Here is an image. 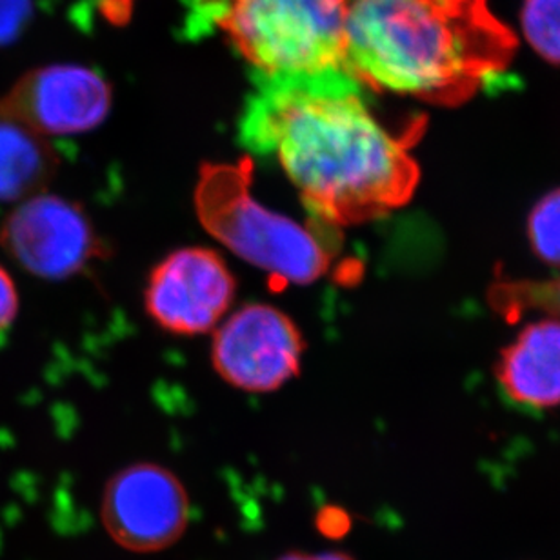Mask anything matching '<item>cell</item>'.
Masks as SVG:
<instances>
[{
	"label": "cell",
	"mask_w": 560,
	"mask_h": 560,
	"mask_svg": "<svg viewBox=\"0 0 560 560\" xmlns=\"http://www.w3.org/2000/svg\"><path fill=\"white\" fill-rule=\"evenodd\" d=\"M323 515H320V532L326 535H331V537H340V535H345L348 529H350V517H348V513L342 512V510H337V508H328V510H324Z\"/></svg>",
	"instance_id": "obj_17"
},
{
	"label": "cell",
	"mask_w": 560,
	"mask_h": 560,
	"mask_svg": "<svg viewBox=\"0 0 560 560\" xmlns=\"http://www.w3.org/2000/svg\"><path fill=\"white\" fill-rule=\"evenodd\" d=\"M59 167V156L46 137L15 120L0 117V202L44 194Z\"/></svg>",
	"instance_id": "obj_11"
},
{
	"label": "cell",
	"mask_w": 560,
	"mask_h": 560,
	"mask_svg": "<svg viewBox=\"0 0 560 560\" xmlns=\"http://www.w3.org/2000/svg\"><path fill=\"white\" fill-rule=\"evenodd\" d=\"M508 399L528 410L560 406V320L545 317L521 329L497 362Z\"/></svg>",
	"instance_id": "obj_10"
},
{
	"label": "cell",
	"mask_w": 560,
	"mask_h": 560,
	"mask_svg": "<svg viewBox=\"0 0 560 560\" xmlns=\"http://www.w3.org/2000/svg\"><path fill=\"white\" fill-rule=\"evenodd\" d=\"M32 0H0V46L13 43L32 16Z\"/></svg>",
	"instance_id": "obj_15"
},
{
	"label": "cell",
	"mask_w": 560,
	"mask_h": 560,
	"mask_svg": "<svg viewBox=\"0 0 560 560\" xmlns=\"http://www.w3.org/2000/svg\"><path fill=\"white\" fill-rule=\"evenodd\" d=\"M353 0H224L217 24L265 79L346 71Z\"/></svg>",
	"instance_id": "obj_4"
},
{
	"label": "cell",
	"mask_w": 560,
	"mask_h": 560,
	"mask_svg": "<svg viewBox=\"0 0 560 560\" xmlns=\"http://www.w3.org/2000/svg\"><path fill=\"white\" fill-rule=\"evenodd\" d=\"M248 156L200 167L195 213L224 248L266 271L280 284H312L334 265V248L320 233L260 205L252 191Z\"/></svg>",
	"instance_id": "obj_3"
},
{
	"label": "cell",
	"mask_w": 560,
	"mask_h": 560,
	"mask_svg": "<svg viewBox=\"0 0 560 560\" xmlns=\"http://www.w3.org/2000/svg\"><path fill=\"white\" fill-rule=\"evenodd\" d=\"M517 48L488 0H353L346 71L373 92L450 106L502 75Z\"/></svg>",
	"instance_id": "obj_2"
},
{
	"label": "cell",
	"mask_w": 560,
	"mask_h": 560,
	"mask_svg": "<svg viewBox=\"0 0 560 560\" xmlns=\"http://www.w3.org/2000/svg\"><path fill=\"white\" fill-rule=\"evenodd\" d=\"M304 339L301 329L279 307L246 304L215 328L211 361L235 388L268 394L299 375Z\"/></svg>",
	"instance_id": "obj_5"
},
{
	"label": "cell",
	"mask_w": 560,
	"mask_h": 560,
	"mask_svg": "<svg viewBox=\"0 0 560 560\" xmlns=\"http://www.w3.org/2000/svg\"><path fill=\"white\" fill-rule=\"evenodd\" d=\"M104 529L133 553L167 550L189 523V497L177 475L153 463L131 464L106 482Z\"/></svg>",
	"instance_id": "obj_7"
},
{
	"label": "cell",
	"mask_w": 560,
	"mask_h": 560,
	"mask_svg": "<svg viewBox=\"0 0 560 560\" xmlns=\"http://www.w3.org/2000/svg\"><path fill=\"white\" fill-rule=\"evenodd\" d=\"M277 560H355L342 551H324V553H306V551H290Z\"/></svg>",
	"instance_id": "obj_18"
},
{
	"label": "cell",
	"mask_w": 560,
	"mask_h": 560,
	"mask_svg": "<svg viewBox=\"0 0 560 560\" xmlns=\"http://www.w3.org/2000/svg\"><path fill=\"white\" fill-rule=\"evenodd\" d=\"M528 238L542 262L560 268V188L535 205L528 217Z\"/></svg>",
	"instance_id": "obj_14"
},
{
	"label": "cell",
	"mask_w": 560,
	"mask_h": 560,
	"mask_svg": "<svg viewBox=\"0 0 560 560\" xmlns=\"http://www.w3.org/2000/svg\"><path fill=\"white\" fill-rule=\"evenodd\" d=\"M348 71L265 79L241 125L254 153L276 155L324 226L373 221L411 199L419 166L375 117Z\"/></svg>",
	"instance_id": "obj_1"
},
{
	"label": "cell",
	"mask_w": 560,
	"mask_h": 560,
	"mask_svg": "<svg viewBox=\"0 0 560 560\" xmlns=\"http://www.w3.org/2000/svg\"><path fill=\"white\" fill-rule=\"evenodd\" d=\"M237 282L221 255L191 246L177 249L153 268L145 310L170 334L202 335L226 318Z\"/></svg>",
	"instance_id": "obj_8"
},
{
	"label": "cell",
	"mask_w": 560,
	"mask_h": 560,
	"mask_svg": "<svg viewBox=\"0 0 560 560\" xmlns=\"http://www.w3.org/2000/svg\"><path fill=\"white\" fill-rule=\"evenodd\" d=\"M112 88L97 71L51 65L27 71L0 97V117L43 137L81 136L103 125Z\"/></svg>",
	"instance_id": "obj_9"
},
{
	"label": "cell",
	"mask_w": 560,
	"mask_h": 560,
	"mask_svg": "<svg viewBox=\"0 0 560 560\" xmlns=\"http://www.w3.org/2000/svg\"><path fill=\"white\" fill-rule=\"evenodd\" d=\"M0 248L22 270L44 280L71 279L103 254L81 206L46 191L8 213L0 224Z\"/></svg>",
	"instance_id": "obj_6"
},
{
	"label": "cell",
	"mask_w": 560,
	"mask_h": 560,
	"mask_svg": "<svg viewBox=\"0 0 560 560\" xmlns=\"http://www.w3.org/2000/svg\"><path fill=\"white\" fill-rule=\"evenodd\" d=\"M523 30L542 59L560 65V0H524Z\"/></svg>",
	"instance_id": "obj_13"
},
{
	"label": "cell",
	"mask_w": 560,
	"mask_h": 560,
	"mask_svg": "<svg viewBox=\"0 0 560 560\" xmlns=\"http://www.w3.org/2000/svg\"><path fill=\"white\" fill-rule=\"evenodd\" d=\"M491 304L508 318L539 312L560 320V276L546 280H508L490 291Z\"/></svg>",
	"instance_id": "obj_12"
},
{
	"label": "cell",
	"mask_w": 560,
	"mask_h": 560,
	"mask_svg": "<svg viewBox=\"0 0 560 560\" xmlns=\"http://www.w3.org/2000/svg\"><path fill=\"white\" fill-rule=\"evenodd\" d=\"M19 313V293L10 273L0 266V331L15 320Z\"/></svg>",
	"instance_id": "obj_16"
}]
</instances>
